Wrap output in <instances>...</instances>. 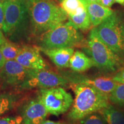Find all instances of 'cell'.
Wrapping results in <instances>:
<instances>
[{
	"label": "cell",
	"instance_id": "cell-1",
	"mask_svg": "<svg viewBox=\"0 0 124 124\" xmlns=\"http://www.w3.org/2000/svg\"><path fill=\"white\" fill-rule=\"evenodd\" d=\"M28 12L32 33L40 35L63 24L68 15L55 1L27 0Z\"/></svg>",
	"mask_w": 124,
	"mask_h": 124
},
{
	"label": "cell",
	"instance_id": "cell-2",
	"mask_svg": "<svg viewBox=\"0 0 124 124\" xmlns=\"http://www.w3.org/2000/svg\"><path fill=\"white\" fill-rule=\"evenodd\" d=\"M75 94L72 106L68 118L73 121H80L93 113L109 105L108 95L92 86L83 83H69Z\"/></svg>",
	"mask_w": 124,
	"mask_h": 124
},
{
	"label": "cell",
	"instance_id": "cell-3",
	"mask_svg": "<svg viewBox=\"0 0 124 124\" xmlns=\"http://www.w3.org/2000/svg\"><path fill=\"white\" fill-rule=\"evenodd\" d=\"M83 36L70 21L65 22L41 34L40 48L44 49L85 46Z\"/></svg>",
	"mask_w": 124,
	"mask_h": 124
},
{
	"label": "cell",
	"instance_id": "cell-4",
	"mask_svg": "<svg viewBox=\"0 0 124 124\" xmlns=\"http://www.w3.org/2000/svg\"><path fill=\"white\" fill-rule=\"evenodd\" d=\"M88 53L94 66L105 72H116L124 67L122 58L98 37L94 29L90 32L87 40Z\"/></svg>",
	"mask_w": 124,
	"mask_h": 124
},
{
	"label": "cell",
	"instance_id": "cell-5",
	"mask_svg": "<svg viewBox=\"0 0 124 124\" xmlns=\"http://www.w3.org/2000/svg\"><path fill=\"white\" fill-rule=\"evenodd\" d=\"M100 40L116 54L124 59V15L114 12L103 22L94 28Z\"/></svg>",
	"mask_w": 124,
	"mask_h": 124
},
{
	"label": "cell",
	"instance_id": "cell-6",
	"mask_svg": "<svg viewBox=\"0 0 124 124\" xmlns=\"http://www.w3.org/2000/svg\"><path fill=\"white\" fill-rule=\"evenodd\" d=\"M5 24L3 32L8 36L23 33L29 16L27 0H2Z\"/></svg>",
	"mask_w": 124,
	"mask_h": 124
},
{
	"label": "cell",
	"instance_id": "cell-7",
	"mask_svg": "<svg viewBox=\"0 0 124 124\" xmlns=\"http://www.w3.org/2000/svg\"><path fill=\"white\" fill-rule=\"evenodd\" d=\"M38 98L48 113L56 116L67 112L74 102L72 95L62 87L40 89Z\"/></svg>",
	"mask_w": 124,
	"mask_h": 124
},
{
	"label": "cell",
	"instance_id": "cell-8",
	"mask_svg": "<svg viewBox=\"0 0 124 124\" xmlns=\"http://www.w3.org/2000/svg\"><path fill=\"white\" fill-rule=\"evenodd\" d=\"M69 82L63 75L55 72L43 70L29 69L25 81L18 88L20 90L49 89L55 87H66Z\"/></svg>",
	"mask_w": 124,
	"mask_h": 124
},
{
	"label": "cell",
	"instance_id": "cell-9",
	"mask_svg": "<svg viewBox=\"0 0 124 124\" xmlns=\"http://www.w3.org/2000/svg\"><path fill=\"white\" fill-rule=\"evenodd\" d=\"M69 83H83L92 86L105 93L109 94L115 89L117 82L113 79V77L108 76H100L95 78H89L81 74L71 72H64L63 75Z\"/></svg>",
	"mask_w": 124,
	"mask_h": 124
},
{
	"label": "cell",
	"instance_id": "cell-10",
	"mask_svg": "<svg viewBox=\"0 0 124 124\" xmlns=\"http://www.w3.org/2000/svg\"><path fill=\"white\" fill-rule=\"evenodd\" d=\"M28 70L16 60H6L0 70V79L5 85L19 87L26 79Z\"/></svg>",
	"mask_w": 124,
	"mask_h": 124
},
{
	"label": "cell",
	"instance_id": "cell-11",
	"mask_svg": "<svg viewBox=\"0 0 124 124\" xmlns=\"http://www.w3.org/2000/svg\"><path fill=\"white\" fill-rule=\"evenodd\" d=\"M16 60L28 69L43 70L48 67L40 54V47L36 46H23Z\"/></svg>",
	"mask_w": 124,
	"mask_h": 124
},
{
	"label": "cell",
	"instance_id": "cell-12",
	"mask_svg": "<svg viewBox=\"0 0 124 124\" xmlns=\"http://www.w3.org/2000/svg\"><path fill=\"white\" fill-rule=\"evenodd\" d=\"M48 114V111L38 97L25 104L21 117L24 124H40L46 120Z\"/></svg>",
	"mask_w": 124,
	"mask_h": 124
},
{
	"label": "cell",
	"instance_id": "cell-13",
	"mask_svg": "<svg viewBox=\"0 0 124 124\" xmlns=\"http://www.w3.org/2000/svg\"><path fill=\"white\" fill-rule=\"evenodd\" d=\"M44 54L47 56L56 66L60 69L68 68L70 60L74 53L73 48L66 47L60 48L44 49L40 48Z\"/></svg>",
	"mask_w": 124,
	"mask_h": 124
},
{
	"label": "cell",
	"instance_id": "cell-14",
	"mask_svg": "<svg viewBox=\"0 0 124 124\" xmlns=\"http://www.w3.org/2000/svg\"><path fill=\"white\" fill-rule=\"evenodd\" d=\"M86 10L93 27H96L112 15L114 11L110 8L105 7L98 2L87 4Z\"/></svg>",
	"mask_w": 124,
	"mask_h": 124
},
{
	"label": "cell",
	"instance_id": "cell-15",
	"mask_svg": "<svg viewBox=\"0 0 124 124\" xmlns=\"http://www.w3.org/2000/svg\"><path fill=\"white\" fill-rule=\"evenodd\" d=\"M93 66L94 63L92 59L80 51L74 52L70 60L69 67L75 72H84Z\"/></svg>",
	"mask_w": 124,
	"mask_h": 124
},
{
	"label": "cell",
	"instance_id": "cell-16",
	"mask_svg": "<svg viewBox=\"0 0 124 124\" xmlns=\"http://www.w3.org/2000/svg\"><path fill=\"white\" fill-rule=\"evenodd\" d=\"M107 124H124V113L118 108L110 105L98 111Z\"/></svg>",
	"mask_w": 124,
	"mask_h": 124
},
{
	"label": "cell",
	"instance_id": "cell-17",
	"mask_svg": "<svg viewBox=\"0 0 124 124\" xmlns=\"http://www.w3.org/2000/svg\"><path fill=\"white\" fill-rule=\"evenodd\" d=\"M87 4L84 0H63L60 7L68 16L78 15L86 9Z\"/></svg>",
	"mask_w": 124,
	"mask_h": 124
},
{
	"label": "cell",
	"instance_id": "cell-18",
	"mask_svg": "<svg viewBox=\"0 0 124 124\" xmlns=\"http://www.w3.org/2000/svg\"><path fill=\"white\" fill-rule=\"evenodd\" d=\"M18 99L17 96L12 93L0 94V117L15 107Z\"/></svg>",
	"mask_w": 124,
	"mask_h": 124
},
{
	"label": "cell",
	"instance_id": "cell-19",
	"mask_svg": "<svg viewBox=\"0 0 124 124\" xmlns=\"http://www.w3.org/2000/svg\"><path fill=\"white\" fill-rule=\"evenodd\" d=\"M68 20L77 29L83 31L89 30L92 26L86 9L80 15L68 16Z\"/></svg>",
	"mask_w": 124,
	"mask_h": 124
},
{
	"label": "cell",
	"instance_id": "cell-20",
	"mask_svg": "<svg viewBox=\"0 0 124 124\" xmlns=\"http://www.w3.org/2000/svg\"><path fill=\"white\" fill-rule=\"evenodd\" d=\"M22 46L7 40L0 46V51L6 60H16L21 52Z\"/></svg>",
	"mask_w": 124,
	"mask_h": 124
},
{
	"label": "cell",
	"instance_id": "cell-21",
	"mask_svg": "<svg viewBox=\"0 0 124 124\" xmlns=\"http://www.w3.org/2000/svg\"><path fill=\"white\" fill-rule=\"evenodd\" d=\"M108 100L113 104L124 107V83H117L108 95Z\"/></svg>",
	"mask_w": 124,
	"mask_h": 124
},
{
	"label": "cell",
	"instance_id": "cell-22",
	"mask_svg": "<svg viewBox=\"0 0 124 124\" xmlns=\"http://www.w3.org/2000/svg\"><path fill=\"white\" fill-rule=\"evenodd\" d=\"M79 124H107L105 119L100 113H93L83 118Z\"/></svg>",
	"mask_w": 124,
	"mask_h": 124
},
{
	"label": "cell",
	"instance_id": "cell-23",
	"mask_svg": "<svg viewBox=\"0 0 124 124\" xmlns=\"http://www.w3.org/2000/svg\"><path fill=\"white\" fill-rule=\"evenodd\" d=\"M23 122L21 116L0 118V124H20Z\"/></svg>",
	"mask_w": 124,
	"mask_h": 124
},
{
	"label": "cell",
	"instance_id": "cell-24",
	"mask_svg": "<svg viewBox=\"0 0 124 124\" xmlns=\"http://www.w3.org/2000/svg\"><path fill=\"white\" fill-rule=\"evenodd\" d=\"M113 78L117 83H124V67L116 72Z\"/></svg>",
	"mask_w": 124,
	"mask_h": 124
},
{
	"label": "cell",
	"instance_id": "cell-25",
	"mask_svg": "<svg viewBox=\"0 0 124 124\" xmlns=\"http://www.w3.org/2000/svg\"><path fill=\"white\" fill-rule=\"evenodd\" d=\"M5 24V15L4 5L2 0H0V29L3 31Z\"/></svg>",
	"mask_w": 124,
	"mask_h": 124
},
{
	"label": "cell",
	"instance_id": "cell-26",
	"mask_svg": "<svg viewBox=\"0 0 124 124\" xmlns=\"http://www.w3.org/2000/svg\"><path fill=\"white\" fill-rule=\"evenodd\" d=\"M115 2L114 0H98V3L105 7L110 8Z\"/></svg>",
	"mask_w": 124,
	"mask_h": 124
},
{
	"label": "cell",
	"instance_id": "cell-27",
	"mask_svg": "<svg viewBox=\"0 0 124 124\" xmlns=\"http://www.w3.org/2000/svg\"><path fill=\"white\" fill-rule=\"evenodd\" d=\"M2 32L3 31L0 29V46H2L4 43H5L7 41V40L6 39L5 37L4 36V35Z\"/></svg>",
	"mask_w": 124,
	"mask_h": 124
},
{
	"label": "cell",
	"instance_id": "cell-28",
	"mask_svg": "<svg viewBox=\"0 0 124 124\" xmlns=\"http://www.w3.org/2000/svg\"><path fill=\"white\" fill-rule=\"evenodd\" d=\"M5 62V59L4 57L3 56L2 53H1V51H0V70L2 69V68L3 67V66H4Z\"/></svg>",
	"mask_w": 124,
	"mask_h": 124
},
{
	"label": "cell",
	"instance_id": "cell-29",
	"mask_svg": "<svg viewBox=\"0 0 124 124\" xmlns=\"http://www.w3.org/2000/svg\"><path fill=\"white\" fill-rule=\"evenodd\" d=\"M40 124H63L60 122H55L51 120H46L43 121Z\"/></svg>",
	"mask_w": 124,
	"mask_h": 124
},
{
	"label": "cell",
	"instance_id": "cell-30",
	"mask_svg": "<svg viewBox=\"0 0 124 124\" xmlns=\"http://www.w3.org/2000/svg\"><path fill=\"white\" fill-rule=\"evenodd\" d=\"M85 2L87 4H90V3H93V2H98V0H84Z\"/></svg>",
	"mask_w": 124,
	"mask_h": 124
},
{
	"label": "cell",
	"instance_id": "cell-31",
	"mask_svg": "<svg viewBox=\"0 0 124 124\" xmlns=\"http://www.w3.org/2000/svg\"><path fill=\"white\" fill-rule=\"evenodd\" d=\"M114 1H115V2L124 6V0H114Z\"/></svg>",
	"mask_w": 124,
	"mask_h": 124
},
{
	"label": "cell",
	"instance_id": "cell-32",
	"mask_svg": "<svg viewBox=\"0 0 124 124\" xmlns=\"http://www.w3.org/2000/svg\"><path fill=\"white\" fill-rule=\"evenodd\" d=\"M58 1H59V2H61L62 1H63V0H58Z\"/></svg>",
	"mask_w": 124,
	"mask_h": 124
},
{
	"label": "cell",
	"instance_id": "cell-33",
	"mask_svg": "<svg viewBox=\"0 0 124 124\" xmlns=\"http://www.w3.org/2000/svg\"><path fill=\"white\" fill-rule=\"evenodd\" d=\"M49 1H54V0H49Z\"/></svg>",
	"mask_w": 124,
	"mask_h": 124
},
{
	"label": "cell",
	"instance_id": "cell-34",
	"mask_svg": "<svg viewBox=\"0 0 124 124\" xmlns=\"http://www.w3.org/2000/svg\"><path fill=\"white\" fill-rule=\"evenodd\" d=\"M0 84H1V81H0Z\"/></svg>",
	"mask_w": 124,
	"mask_h": 124
},
{
	"label": "cell",
	"instance_id": "cell-35",
	"mask_svg": "<svg viewBox=\"0 0 124 124\" xmlns=\"http://www.w3.org/2000/svg\"></svg>",
	"mask_w": 124,
	"mask_h": 124
}]
</instances>
